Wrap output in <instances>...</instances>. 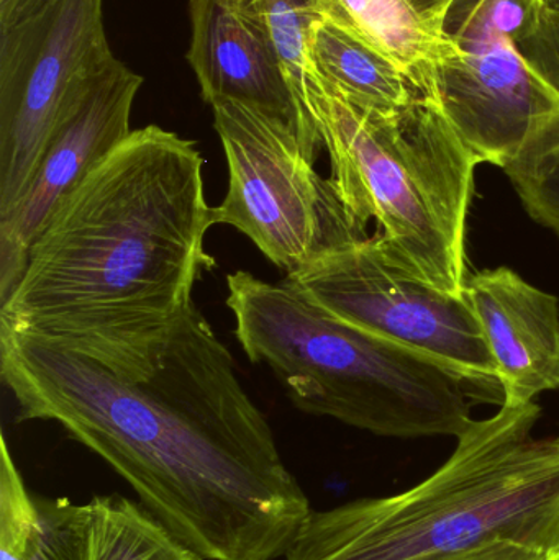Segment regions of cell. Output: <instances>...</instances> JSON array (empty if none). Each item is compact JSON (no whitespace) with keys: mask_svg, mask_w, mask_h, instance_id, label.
<instances>
[{"mask_svg":"<svg viewBox=\"0 0 559 560\" xmlns=\"http://www.w3.org/2000/svg\"><path fill=\"white\" fill-rule=\"evenodd\" d=\"M16 421H55L203 560L284 558L314 510L196 303L150 377L0 329Z\"/></svg>","mask_w":559,"mask_h":560,"instance_id":"1","label":"cell"},{"mask_svg":"<svg viewBox=\"0 0 559 560\" xmlns=\"http://www.w3.org/2000/svg\"><path fill=\"white\" fill-rule=\"evenodd\" d=\"M196 141L158 125L131 131L58 203L0 303V329L150 377L216 259Z\"/></svg>","mask_w":559,"mask_h":560,"instance_id":"2","label":"cell"},{"mask_svg":"<svg viewBox=\"0 0 559 560\" xmlns=\"http://www.w3.org/2000/svg\"><path fill=\"white\" fill-rule=\"evenodd\" d=\"M540 405H501L406 492L312 512L286 560H433L509 539L559 558V436Z\"/></svg>","mask_w":559,"mask_h":560,"instance_id":"3","label":"cell"},{"mask_svg":"<svg viewBox=\"0 0 559 560\" xmlns=\"http://www.w3.org/2000/svg\"><path fill=\"white\" fill-rule=\"evenodd\" d=\"M235 336L295 408L384 438H458L482 388L422 352L347 325L288 280L226 278Z\"/></svg>","mask_w":559,"mask_h":560,"instance_id":"4","label":"cell"},{"mask_svg":"<svg viewBox=\"0 0 559 560\" xmlns=\"http://www.w3.org/2000/svg\"><path fill=\"white\" fill-rule=\"evenodd\" d=\"M305 108L330 158L335 190L361 226L371 220L397 268L466 295V226L479 161L442 107L426 98L381 110L318 78Z\"/></svg>","mask_w":559,"mask_h":560,"instance_id":"5","label":"cell"},{"mask_svg":"<svg viewBox=\"0 0 559 560\" xmlns=\"http://www.w3.org/2000/svg\"><path fill=\"white\" fill-rule=\"evenodd\" d=\"M210 108L229 166V189L213 207L216 225L248 236L288 275L366 235L330 177L315 170L321 150L305 143L295 124L236 98H219Z\"/></svg>","mask_w":559,"mask_h":560,"instance_id":"6","label":"cell"},{"mask_svg":"<svg viewBox=\"0 0 559 560\" xmlns=\"http://www.w3.org/2000/svg\"><path fill=\"white\" fill-rule=\"evenodd\" d=\"M284 279L340 322L422 352L504 400L468 295L443 292L394 266L376 233L343 243Z\"/></svg>","mask_w":559,"mask_h":560,"instance_id":"7","label":"cell"},{"mask_svg":"<svg viewBox=\"0 0 559 560\" xmlns=\"http://www.w3.org/2000/svg\"><path fill=\"white\" fill-rule=\"evenodd\" d=\"M117 62L104 0H53L0 32V219L25 192L56 125Z\"/></svg>","mask_w":559,"mask_h":560,"instance_id":"8","label":"cell"},{"mask_svg":"<svg viewBox=\"0 0 559 560\" xmlns=\"http://www.w3.org/2000/svg\"><path fill=\"white\" fill-rule=\"evenodd\" d=\"M527 10L528 0H463L446 23L459 56L443 69L440 107L479 164L501 170L559 114V91L515 39Z\"/></svg>","mask_w":559,"mask_h":560,"instance_id":"9","label":"cell"},{"mask_svg":"<svg viewBox=\"0 0 559 560\" xmlns=\"http://www.w3.org/2000/svg\"><path fill=\"white\" fill-rule=\"evenodd\" d=\"M144 79L118 59L59 120L16 206L0 219V303L25 272L28 253L58 203L131 133Z\"/></svg>","mask_w":559,"mask_h":560,"instance_id":"10","label":"cell"},{"mask_svg":"<svg viewBox=\"0 0 559 560\" xmlns=\"http://www.w3.org/2000/svg\"><path fill=\"white\" fill-rule=\"evenodd\" d=\"M186 59L206 104L249 102L288 118L305 143L322 150L317 127L299 107L265 16L255 0H189Z\"/></svg>","mask_w":559,"mask_h":560,"instance_id":"11","label":"cell"},{"mask_svg":"<svg viewBox=\"0 0 559 560\" xmlns=\"http://www.w3.org/2000/svg\"><path fill=\"white\" fill-rule=\"evenodd\" d=\"M466 295L498 368L504 404L559 390V300L509 268L469 276Z\"/></svg>","mask_w":559,"mask_h":560,"instance_id":"12","label":"cell"},{"mask_svg":"<svg viewBox=\"0 0 559 560\" xmlns=\"http://www.w3.org/2000/svg\"><path fill=\"white\" fill-rule=\"evenodd\" d=\"M315 5L322 19L393 59L423 98L440 105L443 69L459 56L449 28L417 12L409 0H315Z\"/></svg>","mask_w":559,"mask_h":560,"instance_id":"13","label":"cell"},{"mask_svg":"<svg viewBox=\"0 0 559 560\" xmlns=\"http://www.w3.org/2000/svg\"><path fill=\"white\" fill-rule=\"evenodd\" d=\"M515 39L527 61L559 91V0H528ZM502 171L531 219L559 238V114L540 121Z\"/></svg>","mask_w":559,"mask_h":560,"instance_id":"14","label":"cell"},{"mask_svg":"<svg viewBox=\"0 0 559 560\" xmlns=\"http://www.w3.org/2000/svg\"><path fill=\"white\" fill-rule=\"evenodd\" d=\"M91 503L26 489L5 434L0 440V560H88Z\"/></svg>","mask_w":559,"mask_h":560,"instance_id":"15","label":"cell"},{"mask_svg":"<svg viewBox=\"0 0 559 560\" xmlns=\"http://www.w3.org/2000/svg\"><path fill=\"white\" fill-rule=\"evenodd\" d=\"M308 59L314 74L360 104L394 110L423 98L393 59L330 20L312 30Z\"/></svg>","mask_w":559,"mask_h":560,"instance_id":"16","label":"cell"},{"mask_svg":"<svg viewBox=\"0 0 559 560\" xmlns=\"http://www.w3.org/2000/svg\"><path fill=\"white\" fill-rule=\"evenodd\" d=\"M88 560H203L144 505L95 497Z\"/></svg>","mask_w":559,"mask_h":560,"instance_id":"17","label":"cell"},{"mask_svg":"<svg viewBox=\"0 0 559 560\" xmlns=\"http://www.w3.org/2000/svg\"><path fill=\"white\" fill-rule=\"evenodd\" d=\"M255 3L268 23L299 107L314 124L305 108V91L308 79L314 78L308 59V39L314 26L324 20L315 0H255Z\"/></svg>","mask_w":559,"mask_h":560,"instance_id":"18","label":"cell"},{"mask_svg":"<svg viewBox=\"0 0 559 560\" xmlns=\"http://www.w3.org/2000/svg\"><path fill=\"white\" fill-rule=\"evenodd\" d=\"M433 560H559L509 539H491L478 548Z\"/></svg>","mask_w":559,"mask_h":560,"instance_id":"19","label":"cell"},{"mask_svg":"<svg viewBox=\"0 0 559 560\" xmlns=\"http://www.w3.org/2000/svg\"><path fill=\"white\" fill-rule=\"evenodd\" d=\"M409 2L416 7L417 12L446 28L450 15L463 0H409Z\"/></svg>","mask_w":559,"mask_h":560,"instance_id":"20","label":"cell"},{"mask_svg":"<svg viewBox=\"0 0 559 560\" xmlns=\"http://www.w3.org/2000/svg\"><path fill=\"white\" fill-rule=\"evenodd\" d=\"M51 0H0L2 12L13 20H25L42 12Z\"/></svg>","mask_w":559,"mask_h":560,"instance_id":"21","label":"cell"}]
</instances>
